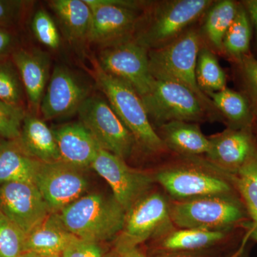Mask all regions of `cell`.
Listing matches in <instances>:
<instances>
[{
  "mask_svg": "<svg viewBox=\"0 0 257 257\" xmlns=\"http://www.w3.org/2000/svg\"><path fill=\"white\" fill-rule=\"evenodd\" d=\"M120 257H121V256H120Z\"/></svg>",
  "mask_w": 257,
  "mask_h": 257,
  "instance_id": "obj_43",
  "label": "cell"
},
{
  "mask_svg": "<svg viewBox=\"0 0 257 257\" xmlns=\"http://www.w3.org/2000/svg\"><path fill=\"white\" fill-rule=\"evenodd\" d=\"M117 251L121 257H146L137 247L116 245Z\"/></svg>",
  "mask_w": 257,
  "mask_h": 257,
  "instance_id": "obj_39",
  "label": "cell"
},
{
  "mask_svg": "<svg viewBox=\"0 0 257 257\" xmlns=\"http://www.w3.org/2000/svg\"><path fill=\"white\" fill-rule=\"evenodd\" d=\"M57 214L69 233L98 243L121 232L126 212L113 196L92 193L84 194Z\"/></svg>",
  "mask_w": 257,
  "mask_h": 257,
  "instance_id": "obj_1",
  "label": "cell"
},
{
  "mask_svg": "<svg viewBox=\"0 0 257 257\" xmlns=\"http://www.w3.org/2000/svg\"><path fill=\"white\" fill-rule=\"evenodd\" d=\"M17 141L26 153L40 162L50 163L61 161L52 128L37 114L27 113Z\"/></svg>",
  "mask_w": 257,
  "mask_h": 257,
  "instance_id": "obj_19",
  "label": "cell"
},
{
  "mask_svg": "<svg viewBox=\"0 0 257 257\" xmlns=\"http://www.w3.org/2000/svg\"><path fill=\"white\" fill-rule=\"evenodd\" d=\"M79 121L90 132L101 148L122 160L131 155L135 138L105 99L90 95L78 109Z\"/></svg>",
  "mask_w": 257,
  "mask_h": 257,
  "instance_id": "obj_5",
  "label": "cell"
},
{
  "mask_svg": "<svg viewBox=\"0 0 257 257\" xmlns=\"http://www.w3.org/2000/svg\"><path fill=\"white\" fill-rule=\"evenodd\" d=\"M91 167L110 186L113 197L125 211L130 210L151 189L153 179L130 168L124 160L99 147Z\"/></svg>",
  "mask_w": 257,
  "mask_h": 257,
  "instance_id": "obj_11",
  "label": "cell"
},
{
  "mask_svg": "<svg viewBox=\"0 0 257 257\" xmlns=\"http://www.w3.org/2000/svg\"><path fill=\"white\" fill-rule=\"evenodd\" d=\"M28 4V2L20 0H0V29L12 30L17 26Z\"/></svg>",
  "mask_w": 257,
  "mask_h": 257,
  "instance_id": "obj_34",
  "label": "cell"
},
{
  "mask_svg": "<svg viewBox=\"0 0 257 257\" xmlns=\"http://www.w3.org/2000/svg\"><path fill=\"white\" fill-rule=\"evenodd\" d=\"M0 212L26 235L52 211L35 184L10 182L0 185Z\"/></svg>",
  "mask_w": 257,
  "mask_h": 257,
  "instance_id": "obj_14",
  "label": "cell"
},
{
  "mask_svg": "<svg viewBox=\"0 0 257 257\" xmlns=\"http://www.w3.org/2000/svg\"><path fill=\"white\" fill-rule=\"evenodd\" d=\"M31 28L37 40L44 46L53 50L60 48V32L53 19L46 10H37L32 18Z\"/></svg>",
  "mask_w": 257,
  "mask_h": 257,
  "instance_id": "obj_31",
  "label": "cell"
},
{
  "mask_svg": "<svg viewBox=\"0 0 257 257\" xmlns=\"http://www.w3.org/2000/svg\"><path fill=\"white\" fill-rule=\"evenodd\" d=\"M170 214L182 229L221 231L243 225L248 216L241 199L231 194L179 201L170 206Z\"/></svg>",
  "mask_w": 257,
  "mask_h": 257,
  "instance_id": "obj_4",
  "label": "cell"
},
{
  "mask_svg": "<svg viewBox=\"0 0 257 257\" xmlns=\"http://www.w3.org/2000/svg\"><path fill=\"white\" fill-rule=\"evenodd\" d=\"M41 163L26 153L17 140L0 142V185L10 182L35 184Z\"/></svg>",
  "mask_w": 257,
  "mask_h": 257,
  "instance_id": "obj_21",
  "label": "cell"
},
{
  "mask_svg": "<svg viewBox=\"0 0 257 257\" xmlns=\"http://www.w3.org/2000/svg\"><path fill=\"white\" fill-rule=\"evenodd\" d=\"M196 76L198 85L204 94L226 89V74L215 55L211 50L202 47L197 57ZM207 95V94H206Z\"/></svg>",
  "mask_w": 257,
  "mask_h": 257,
  "instance_id": "obj_28",
  "label": "cell"
},
{
  "mask_svg": "<svg viewBox=\"0 0 257 257\" xmlns=\"http://www.w3.org/2000/svg\"><path fill=\"white\" fill-rule=\"evenodd\" d=\"M62 162L84 170L91 167L99 145L81 121L52 128Z\"/></svg>",
  "mask_w": 257,
  "mask_h": 257,
  "instance_id": "obj_18",
  "label": "cell"
},
{
  "mask_svg": "<svg viewBox=\"0 0 257 257\" xmlns=\"http://www.w3.org/2000/svg\"><path fill=\"white\" fill-rule=\"evenodd\" d=\"M243 226L247 228L249 236L254 241H257V223L253 222V221H251V222L246 221V222L243 224Z\"/></svg>",
  "mask_w": 257,
  "mask_h": 257,
  "instance_id": "obj_40",
  "label": "cell"
},
{
  "mask_svg": "<svg viewBox=\"0 0 257 257\" xmlns=\"http://www.w3.org/2000/svg\"><path fill=\"white\" fill-rule=\"evenodd\" d=\"M25 235L0 212V257H21Z\"/></svg>",
  "mask_w": 257,
  "mask_h": 257,
  "instance_id": "obj_32",
  "label": "cell"
},
{
  "mask_svg": "<svg viewBox=\"0 0 257 257\" xmlns=\"http://www.w3.org/2000/svg\"><path fill=\"white\" fill-rule=\"evenodd\" d=\"M216 110L221 111L232 128L252 130L253 114L249 101L240 93L226 89L216 92L207 93Z\"/></svg>",
  "mask_w": 257,
  "mask_h": 257,
  "instance_id": "obj_24",
  "label": "cell"
},
{
  "mask_svg": "<svg viewBox=\"0 0 257 257\" xmlns=\"http://www.w3.org/2000/svg\"><path fill=\"white\" fill-rule=\"evenodd\" d=\"M209 139L208 157L229 176L239 170L257 150L250 128H229Z\"/></svg>",
  "mask_w": 257,
  "mask_h": 257,
  "instance_id": "obj_16",
  "label": "cell"
},
{
  "mask_svg": "<svg viewBox=\"0 0 257 257\" xmlns=\"http://www.w3.org/2000/svg\"><path fill=\"white\" fill-rule=\"evenodd\" d=\"M141 99L148 116L162 125L172 121H199L207 111L188 88L168 79L155 78L151 90Z\"/></svg>",
  "mask_w": 257,
  "mask_h": 257,
  "instance_id": "obj_6",
  "label": "cell"
},
{
  "mask_svg": "<svg viewBox=\"0 0 257 257\" xmlns=\"http://www.w3.org/2000/svg\"><path fill=\"white\" fill-rule=\"evenodd\" d=\"M61 257H102L98 243L75 237L67 245Z\"/></svg>",
  "mask_w": 257,
  "mask_h": 257,
  "instance_id": "obj_35",
  "label": "cell"
},
{
  "mask_svg": "<svg viewBox=\"0 0 257 257\" xmlns=\"http://www.w3.org/2000/svg\"><path fill=\"white\" fill-rule=\"evenodd\" d=\"M225 231L199 229H182L172 231L162 241L170 251H192L208 247L225 237Z\"/></svg>",
  "mask_w": 257,
  "mask_h": 257,
  "instance_id": "obj_25",
  "label": "cell"
},
{
  "mask_svg": "<svg viewBox=\"0 0 257 257\" xmlns=\"http://www.w3.org/2000/svg\"><path fill=\"white\" fill-rule=\"evenodd\" d=\"M18 40L12 30L0 29V57L10 56L18 48Z\"/></svg>",
  "mask_w": 257,
  "mask_h": 257,
  "instance_id": "obj_37",
  "label": "cell"
},
{
  "mask_svg": "<svg viewBox=\"0 0 257 257\" xmlns=\"http://www.w3.org/2000/svg\"><path fill=\"white\" fill-rule=\"evenodd\" d=\"M238 5L230 0L216 3L208 13L204 33L208 40L215 48L223 50V41L226 32L234 22Z\"/></svg>",
  "mask_w": 257,
  "mask_h": 257,
  "instance_id": "obj_27",
  "label": "cell"
},
{
  "mask_svg": "<svg viewBox=\"0 0 257 257\" xmlns=\"http://www.w3.org/2000/svg\"><path fill=\"white\" fill-rule=\"evenodd\" d=\"M172 223L165 198L160 193L147 194L126 211L116 245L137 247L150 238L169 232Z\"/></svg>",
  "mask_w": 257,
  "mask_h": 257,
  "instance_id": "obj_10",
  "label": "cell"
},
{
  "mask_svg": "<svg viewBox=\"0 0 257 257\" xmlns=\"http://www.w3.org/2000/svg\"><path fill=\"white\" fill-rule=\"evenodd\" d=\"M26 114L23 106L0 101V137L5 140H18Z\"/></svg>",
  "mask_w": 257,
  "mask_h": 257,
  "instance_id": "obj_33",
  "label": "cell"
},
{
  "mask_svg": "<svg viewBox=\"0 0 257 257\" xmlns=\"http://www.w3.org/2000/svg\"><path fill=\"white\" fill-rule=\"evenodd\" d=\"M250 99H251V105H252L253 114H254L257 116V96L253 95L252 94H250Z\"/></svg>",
  "mask_w": 257,
  "mask_h": 257,
  "instance_id": "obj_42",
  "label": "cell"
},
{
  "mask_svg": "<svg viewBox=\"0 0 257 257\" xmlns=\"http://www.w3.org/2000/svg\"><path fill=\"white\" fill-rule=\"evenodd\" d=\"M25 94L11 55L0 57V101L24 107Z\"/></svg>",
  "mask_w": 257,
  "mask_h": 257,
  "instance_id": "obj_30",
  "label": "cell"
},
{
  "mask_svg": "<svg viewBox=\"0 0 257 257\" xmlns=\"http://www.w3.org/2000/svg\"><path fill=\"white\" fill-rule=\"evenodd\" d=\"M162 140L166 147L184 155L207 154L210 140L206 138L198 125L189 121H172L162 125Z\"/></svg>",
  "mask_w": 257,
  "mask_h": 257,
  "instance_id": "obj_23",
  "label": "cell"
},
{
  "mask_svg": "<svg viewBox=\"0 0 257 257\" xmlns=\"http://www.w3.org/2000/svg\"><path fill=\"white\" fill-rule=\"evenodd\" d=\"M35 184L54 213L59 212L82 197L89 187L83 170L62 161L42 162Z\"/></svg>",
  "mask_w": 257,
  "mask_h": 257,
  "instance_id": "obj_12",
  "label": "cell"
},
{
  "mask_svg": "<svg viewBox=\"0 0 257 257\" xmlns=\"http://www.w3.org/2000/svg\"><path fill=\"white\" fill-rule=\"evenodd\" d=\"M92 64V74L97 85L136 143L152 153L163 151L165 143L152 126L138 93L126 83L104 72L97 60H94Z\"/></svg>",
  "mask_w": 257,
  "mask_h": 257,
  "instance_id": "obj_2",
  "label": "cell"
},
{
  "mask_svg": "<svg viewBox=\"0 0 257 257\" xmlns=\"http://www.w3.org/2000/svg\"><path fill=\"white\" fill-rule=\"evenodd\" d=\"M11 57L18 69L32 113L37 114L50 78V56L37 49L18 48Z\"/></svg>",
  "mask_w": 257,
  "mask_h": 257,
  "instance_id": "obj_17",
  "label": "cell"
},
{
  "mask_svg": "<svg viewBox=\"0 0 257 257\" xmlns=\"http://www.w3.org/2000/svg\"><path fill=\"white\" fill-rule=\"evenodd\" d=\"M0 142H1V141H0Z\"/></svg>",
  "mask_w": 257,
  "mask_h": 257,
  "instance_id": "obj_44",
  "label": "cell"
},
{
  "mask_svg": "<svg viewBox=\"0 0 257 257\" xmlns=\"http://www.w3.org/2000/svg\"><path fill=\"white\" fill-rule=\"evenodd\" d=\"M251 36L249 17L244 7L239 5L234 22L225 35L223 50L239 60L248 54Z\"/></svg>",
  "mask_w": 257,
  "mask_h": 257,
  "instance_id": "obj_29",
  "label": "cell"
},
{
  "mask_svg": "<svg viewBox=\"0 0 257 257\" xmlns=\"http://www.w3.org/2000/svg\"><path fill=\"white\" fill-rule=\"evenodd\" d=\"M61 222L57 213L52 212L25 236L24 252L61 256L75 238Z\"/></svg>",
  "mask_w": 257,
  "mask_h": 257,
  "instance_id": "obj_20",
  "label": "cell"
},
{
  "mask_svg": "<svg viewBox=\"0 0 257 257\" xmlns=\"http://www.w3.org/2000/svg\"><path fill=\"white\" fill-rule=\"evenodd\" d=\"M90 87L72 69L55 66L40 106L43 120L76 114L90 94Z\"/></svg>",
  "mask_w": 257,
  "mask_h": 257,
  "instance_id": "obj_13",
  "label": "cell"
},
{
  "mask_svg": "<svg viewBox=\"0 0 257 257\" xmlns=\"http://www.w3.org/2000/svg\"><path fill=\"white\" fill-rule=\"evenodd\" d=\"M49 6L69 42L79 44L87 41L92 13L84 0H53Z\"/></svg>",
  "mask_w": 257,
  "mask_h": 257,
  "instance_id": "obj_22",
  "label": "cell"
},
{
  "mask_svg": "<svg viewBox=\"0 0 257 257\" xmlns=\"http://www.w3.org/2000/svg\"><path fill=\"white\" fill-rule=\"evenodd\" d=\"M156 180L172 197L180 201L232 192V186L227 181L194 169L161 171Z\"/></svg>",
  "mask_w": 257,
  "mask_h": 257,
  "instance_id": "obj_15",
  "label": "cell"
},
{
  "mask_svg": "<svg viewBox=\"0 0 257 257\" xmlns=\"http://www.w3.org/2000/svg\"><path fill=\"white\" fill-rule=\"evenodd\" d=\"M200 37L192 30L179 35L165 46L148 52L150 67L154 78L168 79L192 91L206 111H217L212 101L198 85L196 67L200 50Z\"/></svg>",
  "mask_w": 257,
  "mask_h": 257,
  "instance_id": "obj_3",
  "label": "cell"
},
{
  "mask_svg": "<svg viewBox=\"0 0 257 257\" xmlns=\"http://www.w3.org/2000/svg\"><path fill=\"white\" fill-rule=\"evenodd\" d=\"M229 177L248 216L253 222L257 223V150L239 170Z\"/></svg>",
  "mask_w": 257,
  "mask_h": 257,
  "instance_id": "obj_26",
  "label": "cell"
},
{
  "mask_svg": "<svg viewBox=\"0 0 257 257\" xmlns=\"http://www.w3.org/2000/svg\"><path fill=\"white\" fill-rule=\"evenodd\" d=\"M244 8L247 12L248 17L251 19V21L256 29L257 39V0H247L245 1Z\"/></svg>",
  "mask_w": 257,
  "mask_h": 257,
  "instance_id": "obj_38",
  "label": "cell"
},
{
  "mask_svg": "<svg viewBox=\"0 0 257 257\" xmlns=\"http://www.w3.org/2000/svg\"><path fill=\"white\" fill-rule=\"evenodd\" d=\"M245 82L247 84L250 94L257 96V60L247 54L239 60Z\"/></svg>",
  "mask_w": 257,
  "mask_h": 257,
  "instance_id": "obj_36",
  "label": "cell"
},
{
  "mask_svg": "<svg viewBox=\"0 0 257 257\" xmlns=\"http://www.w3.org/2000/svg\"><path fill=\"white\" fill-rule=\"evenodd\" d=\"M148 52L136 40L130 39L103 47L96 60L104 72L127 84L143 97L150 92L155 81Z\"/></svg>",
  "mask_w": 257,
  "mask_h": 257,
  "instance_id": "obj_7",
  "label": "cell"
},
{
  "mask_svg": "<svg viewBox=\"0 0 257 257\" xmlns=\"http://www.w3.org/2000/svg\"><path fill=\"white\" fill-rule=\"evenodd\" d=\"M21 257H61V256H51V255H42L33 252H24Z\"/></svg>",
  "mask_w": 257,
  "mask_h": 257,
  "instance_id": "obj_41",
  "label": "cell"
},
{
  "mask_svg": "<svg viewBox=\"0 0 257 257\" xmlns=\"http://www.w3.org/2000/svg\"><path fill=\"white\" fill-rule=\"evenodd\" d=\"M209 0H176L157 8L143 32L135 39L145 48H159L173 41L209 8Z\"/></svg>",
  "mask_w": 257,
  "mask_h": 257,
  "instance_id": "obj_8",
  "label": "cell"
},
{
  "mask_svg": "<svg viewBox=\"0 0 257 257\" xmlns=\"http://www.w3.org/2000/svg\"><path fill=\"white\" fill-rule=\"evenodd\" d=\"M92 10L87 42L103 47L130 40L138 22V2L84 0Z\"/></svg>",
  "mask_w": 257,
  "mask_h": 257,
  "instance_id": "obj_9",
  "label": "cell"
}]
</instances>
